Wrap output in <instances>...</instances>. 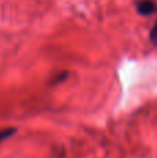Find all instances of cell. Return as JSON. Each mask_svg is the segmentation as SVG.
Listing matches in <instances>:
<instances>
[{"label":"cell","instance_id":"obj_1","mask_svg":"<svg viewBox=\"0 0 157 158\" xmlns=\"http://www.w3.org/2000/svg\"><path fill=\"white\" fill-rule=\"evenodd\" d=\"M135 6H136V11L141 15H152V14L157 13L156 0H138Z\"/></svg>","mask_w":157,"mask_h":158},{"label":"cell","instance_id":"obj_3","mask_svg":"<svg viewBox=\"0 0 157 158\" xmlns=\"http://www.w3.org/2000/svg\"><path fill=\"white\" fill-rule=\"evenodd\" d=\"M149 39L155 46H157V22L153 25V28L150 29V35H149Z\"/></svg>","mask_w":157,"mask_h":158},{"label":"cell","instance_id":"obj_2","mask_svg":"<svg viewBox=\"0 0 157 158\" xmlns=\"http://www.w3.org/2000/svg\"><path fill=\"white\" fill-rule=\"evenodd\" d=\"M14 133H15V129H13V128L0 129V143L4 142V140H7L8 137H11Z\"/></svg>","mask_w":157,"mask_h":158}]
</instances>
